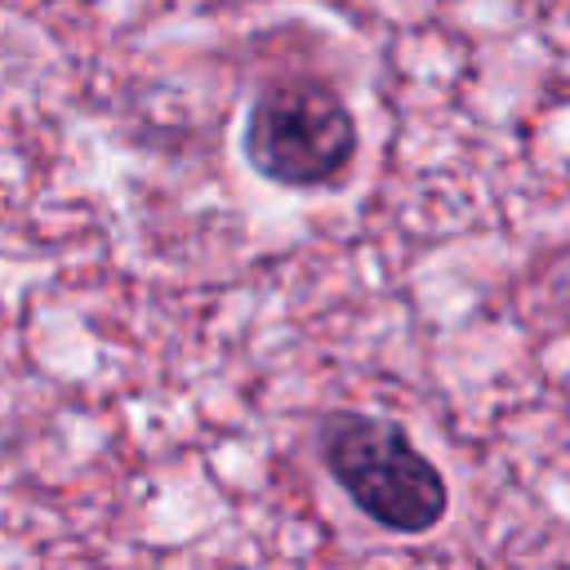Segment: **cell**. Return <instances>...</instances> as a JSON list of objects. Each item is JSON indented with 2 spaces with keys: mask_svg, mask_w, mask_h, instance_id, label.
Listing matches in <instances>:
<instances>
[{
  "mask_svg": "<svg viewBox=\"0 0 570 570\" xmlns=\"http://www.w3.org/2000/svg\"><path fill=\"white\" fill-rule=\"evenodd\" d=\"M316 450L338 490L392 534H428L450 508L441 468L405 436L401 423L330 410L316 423Z\"/></svg>",
  "mask_w": 570,
  "mask_h": 570,
  "instance_id": "6da1fadb",
  "label": "cell"
},
{
  "mask_svg": "<svg viewBox=\"0 0 570 570\" xmlns=\"http://www.w3.org/2000/svg\"><path fill=\"white\" fill-rule=\"evenodd\" d=\"M245 156L281 187H321L352 165L356 120L325 80L289 76L254 98L245 120Z\"/></svg>",
  "mask_w": 570,
  "mask_h": 570,
  "instance_id": "7a4b0ae2",
  "label": "cell"
}]
</instances>
